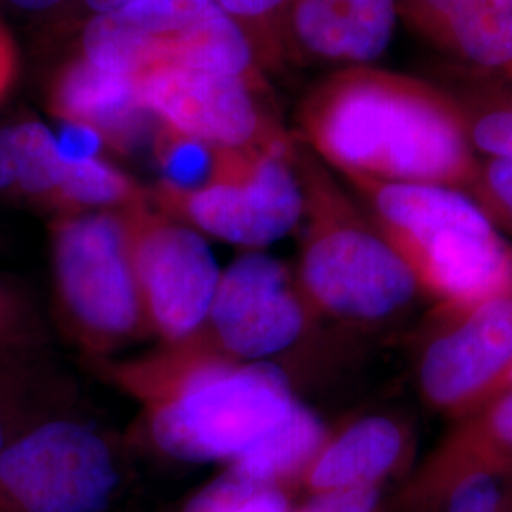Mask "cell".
Here are the masks:
<instances>
[{
  "instance_id": "cell-1",
  "label": "cell",
  "mask_w": 512,
  "mask_h": 512,
  "mask_svg": "<svg viewBox=\"0 0 512 512\" xmlns=\"http://www.w3.org/2000/svg\"><path fill=\"white\" fill-rule=\"evenodd\" d=\"M302 126L348 175L446 186L473 175L458 99L408 74L344 67L308 95Z\"/></svg>"
},
{
  "instance_id": "cell-2",
  "label": "cell",
  "mask_w": 512,
  "mask_h": 512,
  "mask_svg": "<svg viewBox=\"0 0 512 512\" xmlns=\"http://www.w3.org/2000/svg\"><path fill=\"white\" fill-rule=\"evenodd\" d=\"M101 365L143 406L148 442L186 463H234L296 403L279 366L224 357L198 336Z\"/></svg>"
},
{
  "instance_id": "cell-3",
  "label": "cell",
  "mask_w": 512,
  "mask_h": 512,
  "mask_svg": "<svg viewBox=\"0 0 512 512\" xmlns=\"http://www.w3.org/2000/svg\"><path fill=\"white\" fill-rule=\"evenodd\" d=\"M55 302L95 357L152 334L133 266L128 209L59 215L50 224Z\"/></svg>"
},
{
  "instance_id": "cell-4",
  "label": "cell",
  "mask_w": 512,
  "mask_h": 512,
  "mask_svg": "<svg viewBox=\"0 0 512 512\" xmlns=\"http://www.w3.org/2000/svg\"><path fill=\"white\" fill-rule=\"evenodd\" d=\"M310 236L302 285L311 300L338 317L374 321L399 310L416 291L403 255L353 217L346 202L310 160L302 162Z\"/></svg>"
},
{
  "instance_id": "cell-5",
  "label": "cell",
  "mask_w": 512,
  "mask_h": 512,
  "mask_svg": "<svg viewBox=\"0 0 512 512\" xmlns=\"http://www.w3.org/2000/svg\"><path fill=\"white\" fill-rule=\"evenodd\" d=\"M120 486L114 442L69 416L40 421L0 454V512H107Z\"/></svg>"
},
{
  "instance_id": "cell-6",
  "label": "cell",
  "mask_w": 512,
  "mask_h": 512,
  "mask_svg": "<svg viewBox=\"0 0 512 512\" xmlns=\"http://www.w3.org/2000/svg\"><path fill=\"white\" fill-rule=\"evenodd\" d=\"M152 203L200 234L249 249L289 236L306 213L289 141L228 150L226 164L209 186L188 194L156 188Z\"/></svg>"
},
{
  "instance_id": "cell-7",
  "label": "cell",
  "mask_w": 512,
  "mask_h": 512,
  "mask_svg": "<svg viewBox=\"0 0 512 512\" xmlns=\"http://www.w3.org/2000/svg\"><path fill=\"white\" fill-rule=\"evenodd\" d=\"M133 266L148 327L164 346L200 334L222 270L198 230L154 203L128 209Z\"/></svg>"
},
{
  "instance_id": "cell-8",
  "label": "cell",
  "mask_w": 512,
  "mask_h": 512,
  "mask_svg": "<svg viewBox=\"0 0 512 512\" xmlns=\"http://www.w3.org/2000/svg\"><path fill=\"white\" fill-rule=\"evenodd\" d=\"M145 109L164 126L228 150L289 141L256 101V90L230 74L156 65L137 76Z\"/></svg>"
},
{
  "instance_id": "cell-9",
  "label": "cell",
  "mask_w": 512,
  "mask_h": 512,
  "mask_svg": "<svg viewBox=\"0 0 512 512\" xmlns=\"http://www.w3.org/2000/svg\"><path fill=\"white\" fill-rule=\"evenodd\" d=\"M306 323L287 268L258 251L239 256L220 274L219 287L196 334L236 361H268L291 348Z\"/></svg>"
},
{
  "instance_id": "cell-10",
  "label": "cell",
  "mask_w": 512,
  "mask_h": 512,
  "mask_svg": "<svg viewBox=\"0 0 512 512\" xmlns=\"http://www.w3.org/2000/svg\"><path fill=\"white\" fill-rule=\"evenodd\" d=\"M399 19V0H291L283 21V57L372 65L391 46Z\"/></svg>"
},
{
  "instance_id": "cell-11",
  "label": "cell",
  "mask_w": 512,
  "mask_h": 512,
  "mask_svg": "<svg viewBox=\"0 0 512 512\" xmlns=\"http://www.w3.org/2000/svg\"><path fill=\"white\" fill-rule=\"evenodd\" d=\"M399 14L463 67L512 82V0H399Z\"/></svg>"
},
{
  "instance_id": "cell-12",
  "label": "cell",
  "mask_w": 512,
  "mask_h": 512,
  "mask_svg": "<svg viewBox=\"0 0 512 512\" xmlns=\"http://www.w3.org/2000/svg\"><path fill=\"white\" fill-rule=\"evenodd\" d=\"M512 363V300L490 298L459 329L427 349L421 385L440 404L458 403Z\"/></svg>"
},
{
  "instance_id": "cell-13",
  "label": "cell",
  "mask_w": 512,
  "mask_h": 512,
  "mask_svg": "<svg viewBox=\"0 0 512 512\" xmlns=\"http://www.w3.org/2000/svg\"><path fill=\"white\" fill-rule=\"evenodd\" d=\"M48 110L57 122L92 126L105 137L109 150L122 154L150 135L156 120L141 103L137 78L105 71L84 55L69 59L55 73Z\"/></svg>"
},
{
  "instance_id": "cell-14",
  "label": "cell",
  "mask_w": 512,
  "mask_h": 512,
  "mask_svg": "<svg viewBox=\"0 0 512 512\" xmlns=\"http://www.w3.org/2000/svg\"><path fill=\"white\" fill-rule=\"evenodd\" d=\"M416 249L437 287L459 300H490L511 277V256L494 226L448 232Z\"/></svg>"
},
{
  "instance_id": "cell-15",
  "label": "cell",
  "mask_w": 512,
  "mask_h": 512,
  "mask_svg": "<svg viewBox=\"0 0 512 512\" xmlns=\"http://www.w3.org/2000/svg\"><path fill=\"white\" fill-rule=\"evenodd\" d=\"M67 162L55 133L38 120L0 126V198L59 215Z\"/></svg>"
},
{
  "instance_id": "cell-16",
  "label": "cell",
  "mask_w": 512,
  "mask_h": 512,
  "mask_svg": "<svg viewBox=\"0 0 512 512\" xmlns=\"http://www.w3.org/2000/svg\"><path fill=\"white\" fill-rule=\"evenodd\" d=\"M403 452V435L393 421L365 418L321 446L302 473L313 494L334 488L378 484Z\"/></svg>"
},
{
  "instance_id": "cell-17",
  "label": "cell",
  "mask_w": 512,
  "mask_h": 512,
  "mask_svg": "<svg viewBox=\"0 0 512 512\" xmlns=\"http://www.w3.org/2000/svg\"><path fill=\"white\" fill-rule=\"evenodd\" d=\"M156 65L230 74L247 82L256 92H262L266 86L251 40L219 4L183 33L164 40L156 52Z\"/></svg>"
},
{
  "instance_id": "cell-18",
  "label": "cell",
  "mask_w": 512,
  "mask_h": 512,
  "mask_svg": "<svg viewBox=\"0 0 512 512\" xmlns=\"http://www.w3.org/2000/svg\"><path fill=\"white\" fill-rule=\"evenodd\" d=\"M325 444V427L304 404H293L287 416L272 427L241 458L228 465L232 473L256 484L281 486L306 471Z\"/></svg>"
},
{
  "instance_id": "cell-19",
  "label": "cell",
  "mask_w": 512,
  "mask_h": 512,
  "mask_svg": "<svg viewBox=\"0 0 512 512\" xmlns=\"http://www.w3.org/2000/svg\"><path fill=\"white\" fill-rule=\"evenodd\" d=\"M57 385L38 349L0 361V454L33 425L57 416Z\"/></svg>"
},
{
  "instance_id": "cell-20",
  "label": "cell",
  "mask_w": 512,
  "mask_h": 512,
  "mask_svg": "<svg viewBox=\"0 0 512 512\" xmlns=\"http://www.w3.org/2000/svg\"><path fill=\"white\" fill-rule=\"evenodd\" d=\"M152 152L160 175L158 188L179 194L196 192L213 183L228 156V148L209 145L160 122L152 135Z\"/></svg>"
},
{
  "instance_id": "cell-21",
  "label": "cell",
  "mask_w": 512,
  "mask_h": 512,
  "mask_svg": "<svg viewBox=\"0 0 512 512\" xmlns=\"http://www.w3.org/2000/svg\"><path fill=\"white\" fill-rule=\"evenodd\" d=\"M215 4V0H133L112 14L141 38L150 69L156 63L158 46L192 27Z\"/></svg>"
},
{
  "instance_id": "cell-22",
  "label": "cell",
  "mask_w": 512,
  "mask_h": 512,
  "mask_svg": "<svg viewBox=\"0 0 512 512\" xmlns=\"http://www.w3.org/2000/svg\"><path fill=\"white\" fill-rule=\"evenodd\" d=\"M184 512H291L281 486L256 484L226 469L194 495Z\"/></svg>"
},
{
  "instance_id": "cell-23",
  "label": "cell",
  "mask_w": 512,
  "mask_h": 512,
  "mask_svg": "<svg viewBox=\"0 0 512 512\" xmlns=\"http://www.w3.org/2000/svg\"><path fill=\"white\" fill-rule=\"evenodd\" d=\"M459 107L471 148L492 160L512 162V93L476 97L473 105L459 101Z\"/></svg>"
},
{
  "instance_id": "cell-24",
  "label": "cell",
  "mask_w": 512,
  "mask_h": 512,
  "mask_svg": "<svg viewBox=\"0 0 512 512\" xmlns=\"http://www.w3.org/2000/svg\"><path fill=\"white\" fill-rule=\"evenodd\" d=\"M37 306L14 279L0 275V361L40 346Z\"/></svg>"
},
{
  "instance_id": "cell-25",
  "label": "cell",
  "mask_w": 512,
  "mask_h": 512,
  "mask_svg": "<svg viewBox=\"0 0 512 512\" xmlns=\"http://www.w3.org/2000/svg\"><path fill=\"white\" fill-rule=\"evenodd\" d=\"M378 505V484H368L317 492L302 507L291 512H374Z\"/></svg>"
},
{
  "instance_id": "cell-26",
  "label": "cell",
  "mask_w": 512,
  "mask_h": 512,
  "mask_svg": "<svg viewBox=\"0 0 512 512\" xmlns=\"http://www.w3.org/2000/svg\"><path fill=\"white\" fill-rule=\"evenodd\" d=\"M499 503L501 494L494 476L471 473L454 486L446 512H499Z\"/></svg>"
},
{
  "instance_id": "cell-27",
  "label": "cell",
  "mask_w": 512,
  "mask_h": 512,
  "mask_svg": "<svg viewBox=\"0 0 512 512\" xmlns=\"http://www.w3.org/2000/svg\"><path fill=\"white\" fill-rule=\"evenodd\" d=\"M61 128L55 133L59 154L65 162L78 164L95 158H103L109 148L105 137L97 129L80 122H59Z\"/></svg>"
},
{
  "instance_id": "cell-28",
  "label": "cell",
  "mask_w": 512,
  "mask_h": 512,
  "mask_svg": "<svg viewBox=\"0 0 512 512\" xmlns=\"http://www.w3.org/2000/svg\"><path fill=\"white\" fill-rule=\"evenodd\" d=\"M484 183L495 202L512 217V162L490 160L484 173Z\"/></svg>"
},
{
  "instance_id": "cell-29",
  "label": "cell",
  "mask_w": 512,
  "mask_h": 512,
  "mask_svg": "<svg viewBox=\"0 0 512 512\" xmlns=\"http://www.w3.org/2000/svg\"><path fill=\"white\" fill-rule=\"evenodd\" d=\"M18 76V50L16 42L4 23L0 21V101L8 95Z\"/></svg>"
},
{
  "instance_id": "cell-30",
  "label": "cell",
  "mask_w": 512,
  "mask_h": 512,
  "mask_svg": "<svg viewBox=\"0 0 512 512\" xmlns=\"http://www.w3.org/2000/svg\"><path fill=\"white\" fill-rule=\"evenodd\" d=\"M492 427L497 439L512 446V393L495 408Z\"/></svg>"
},
{
  "instance_id": "cell-31",
  "label": "cell",
  "mask_w": 512,
  "mask_h": 512,
  "mask_svg": "<svg viewBox=\"0 0 512 512\" xmlns=\"http://www.w3.org/2000/svg\"><path fill=\"white\" fill-rule=\"evenodd\" d=\"M12 8H16L21 14L29 16H40V14H50L59 4L65 0H6Z\"/></svg>"
},
{
  "instance_id": "cell-32",
  "label": "cell",
  "mask_w": 512,
  "mask_h": 512,
  "mask_svg": "<svg viewBox=\"0 0 512 512\" xmlns=\"http://www.w3.org/2000/svg\"><path fill=\"white\" fill-rule=\"evenodd\" d=\"M86 4V8L93 12V16H101V14H112L124 6H128L133 0H82Z\"/></svg>"
},
{
  "instance_id": "cell-33",
  "label": "cell",
  "mask_w": 512,
  "mask_h": 512,
  "mask_svg": "<svg viewBox=\"0 0 512 512\" xmlns=\"http://www.w3.org/2000/svg\"><path fill=\"white\" fill-rule=\"evenodd\" d=\"M511 378H512V370H511Z\"/></svg>"
}]
</instances>
